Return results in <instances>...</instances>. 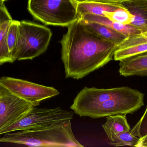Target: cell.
<instances>
[{"mask_svg": "<svg viewBox=\"0 0 147 147\" xmlns=\"http://www.w3.org/2000/svg\"><path fill=\"white\" fill-rule=\"evenodd\" d=\"M19 23V21L14 20H11L7 33V44L11 54L15 47L18 39Z\"/></svg>", "mask_w": 147, "mask_h": 147, "instance_id": "cell-20", "label": "cell"}, {"mask_svg": "<svg viewBox=\"0 0 147 147\" xmlns=\"http://www.w3.org/2000/svg\"><path fill=\"white\" fill-rule=\"evenodd\" d=\"M121 4L133 16L130 25L137 28L142 33L147 32L146 0H129Z\"/></svg>", "mask_w": 147, "mask_h": 147, "instance_id": "cell-12", "label": "cell"}, {"mask_svg": "<svg viewBox=\"0 0 147 147\" xmlns=\"http://www.w3.org/2000/svg\"><path fill=\"white\" fill-rule=\"evenodd\" d=\"M144 94L134 89L131 93L111 98L98 105L80 110L76 114L93 119L132 114L144 105Z\"/></svg>", "mask_w": 147, "mask_h": 147, "instance_id": "cell-5", "label": "cell"}, {"mask_svg": "<svg viewBox=\"0 0 147 147\" xmlns=\"http://www.w3.org/2000/svg\"><path fill=\"white\" fill-rule=\"evenodd\" d=\"M74 112L55 108H39L33 107L22 117L12 125L0 130V135L14 131L41 128L74 118Z\"/></svg>", "mask_w": 147, "mask_h": 147, "instance_id": "cell-6", "label": "cell"}, {"mask_svg": "<svg viewBox=\"0 0 147 147\" xmlns=\"http://www.w3.org/2000/svg\"><path fill=\"white\" fill-rule=\"evenodd\" d=\"M140 140V138L132 134L130 131H125L116 135L111 142V145L114 146H129L136 147Z\"/></svg>", "mask_w": 147, "mask_h": 147, "instance_id": "cell-18", "label": "cell"}, {"mask_svg": "<svg viewBox=\"0 0 147 147\" xmlns=\"http://www.w3.org/2000/svg\"><path fill=\"white\" fill-rule=\"evenodd\" d=\"M106 117V122L103 124L102 127L111 142L117 135L131 130L126 115H114Z\"/></svg>", "mask_w": 147, "mask_h": 147, "instance_id": "cell-15", "label": "cell"}, {"mask_svg": "<svg viewBox=\"0 0 147 147\" xmlns=\"http://www.w3.org/2000/svg\"><path fill=\"white\" fill-rule=\"evenodd\" d=\"M80 19L86 25L95 31L100 36L105 39L115 43L118 46L121 44L128 38L124 35L102 23Z\"/></svg>", "mask_w": 147, "mask_h": 147, "instance_id": "cell-16", "label": "cell"}, {"mask_svg": "<svg viewBox=\"0 0 147 147\" xmlns=\"http://www.w3.org/2000/svg\"><path fill=\"white\" fill-rule=\"evenodd\" d=\"M60 43L65 77L76 79L112 60L119 46L100 36L80 19L68 26Z\"/></svg>", "mask_w": 147, "mask_h": 147, "instance_id": "cell-1", "label": "cell"}, {"mask_svg": "<svg viewBox=\"0 0 147 147\" xmlns=\"http://www.w3.org/2000/svg\"><path fill=\"white\" fill-rule=\"evenodd\" d=\"M120 61L119 72L121 76L147 77V52Z\"/></svg>", "mask_w": 147, "mask_h": 147, "instance_id": "cell-11", "label": "cell"}, {"mask_svg": "<svg viewBox=\"0 0 147 147\" xmlns=\"http://www.w3.org/2000/svg\"><path fill=\"white\" fill-rule=\"evenodd\" d=\"M12 20L13 19L3 2L0 3V28L3 22Z\"/></svg>", "mask_w": 147, "mask_h": 147, "instance_id": "cell-22", "label": "cell"}, {"mask_svg": "<svg viewBox=\"0 0 147 147\" xmlns=\"http://www.w3.org/2000/svg\"><path fill=\"white\" fill-rule=\"evenodd\" d=\"M147 52V34L145 33L128 37L115 51L114 59L116 61L141 54Z\"/></svg>", "mask_w": 147, "mask_h": 147, "instance_id": "cell-10", "label": "cell"}, {"mask_svg": "<svg viewBox=\"0 0 147 147\" xmlns=\"http://www.w3.org/2000/svg\"><path fill=\"white\" fill-rule=\"evenodd\" d=\"M104 16L113 21L123 24H130L133 19V16L124 7L113 12H104Z\"/></svg>", "mask_w": 147, "mask_h": 147, "instance_id": "cell-19", "label": "cell"}, {"mask_svg": "<svg viewBox=\"0 0 147 147\" xmlns=\"http://www.w3.org/2000/svg\"><path fill=\"white\" fill-rule=\"evenodd\" d=\"M80 19L102 23L111 28L127 37L142 33L140 30L130 24H123L117 22L113 21L106 16H102L86 14L82 16Z\"/></svg>", "mask_w": 147, "mask_h": 147, "instance_id": "cell-13", "label": "cell"}, {"mask_svg": "<svg viewBox=\"0 0 147 147\" xmlns=\"http://www.w3.org/2000/svg\"><path fill=\"white\" fill-rule=\"evenodd\" d=\"M130 132L140 140L147 136V107L144 114L136 125L130 130Z\"/></svg>", "mask_w": 147, "mask_h": 147, "instance_id": "cell-21", "label": "cell"}, {"mask_svg": "<svg viewBox=\"0 0 147 147\" xmlns=\"http://www.w3.org/2000/svg\"><path fill=\"white\" fill-rule=\"evenodd\" d=\"M146 1H147V0H146Z\"/></svg>", "mask_w": 147, "mask_h": 147, "instance_id": "cell-27", "label": "cell"}, {"mask_svg": "<svg viewBox=\"0 0 147 147\" xmlns=\"http://www.w3.org/2000/svg\"><path fill=\"white\" fill-rule=\"evenodd\" d=\"M77 3L76 0H28V9L46 25L68 27L79 19Z\"/></svg>", "mask_w": 147, "mask_h": 147, "instance_id": "cell-4", "label": "cell"}, {"mask_svg": "<svg viewBox=\"0 0 147 147\" xmlns=\"http://www.w3.org/2000/svg\"><path fill=\"white\" fill-rule=\"evenodd\" d=\"M52 33L42 25L26 21H19L18 39L11 53L15 60H32L46 51Z\"/></svg>", "mask_w": 147, "mask_h": 147, "instance_id": "cell-3", "label": "cell"}, {"mask_svg": "<svg viewBox=\"0 0 147 147\" xmlns=\"http://www.w3.org/2000/svg\"><path fill=\"white\" fill-rule=\"evenodd\" d=\"M147 33V32H146V33Z\"/></svg>", "mask_w": 147, "mask_h": 147, "instance_id": "cell-26", "label": "cell"}, {"mask_svg": "<svg viewBox=\"0 0 147 147\" xmlns=\"http://www.w3.org/2000/svg\"><path fill=\"white\" fill-rule=\"evenodd\" d=\"M71 121L41 128L7 133L0 138V142L30 147H84L74 134Z\"/></svg>", "mask_w": 147, "mask_h": 147, "instance_id": "cell-2", "label": "cell"}, {"mask_svg": "<svg viewBox=\"0 0 147 147\" xmlns=\"http://www.w3.org/2000/svg\"><path fill=\"white\" fill-rule=\"evenodd\" d=\"M33 107L0 85V130L20 120Z\"/></svg>", "mask_w": 147, "mask_h": 147, "instance_id": "cell-8", "label": "cell"}, {"mask_svg": "<svg viewBox=\"0 0 147 147\" xmlns=\"http://www.w3.org/2000/svg\"><path fill=\"white\" fill-rule=\"evenodd\" d=\"M78 2L83 1L96 2L106 3H122L129 0H76Z\"/></svg>", "mask_w": 147, "mask_h": 147, "instance_id": "cell-23", "label": "cell"}, {"mask_svg": "<svg viewBox=\"0 0 147 147\" xmlns=\"http://www.w3.org/2000/svg\"><path fill=\"white\" fill-rule=\"evenodd\" d=\"M0 85L34 107L39 105L41 101L59 94V91L54 87L9 77L0 78Z\"/></svg>", "mask_w": 147, "mask_h": 147, "instance_id": "cell-7", "label": "cell"}, {"mask_svg": "<svg viewBox=\"0 0 147 147\" xmlns=\"http://www.w3.org/2000/svg\"><path fill=\"white\" fill-rule=\"evenodd\" d=\"M11 21L3 22L0 28V66L5 63L15 61L9 51L7 42V33Z\"/></svg>", "mask_w": 147, "mask_h": 147, "instance_id": "cell-17", "label": "cell"}, {"mask_svg": "<svg viewBox=\"0 0 147 147\" xmlns=\"http://www.w3.org/2000/svg\"><path fill=\"white\" fill-rule=\"evenodd\" d=\"M123 7L121 3H106L96 2H78L77 11L80 18L86 14L104 16V12H113Z\"/></svg>", "mask_w": 147, "mask_h": 147, "instance_id": "cell-14", "label": "cell"}, {"mask_svg": "<svg viewBox=\"0 0 147 147\" xmlns=\"http://www.w3.org/2000/svg\"><path fill=\"white\" fill-rule=\"evenodd\" d=\"M134 89L128 87L111 89L84 87L78 93L70 108L75 114L80 110L98 105L111 98L131 93Z\"/></svg>", "mask_w": 147, "mask_h": 147, "instance_id": "cell-9", "label": "cell"}, {"mask_svg": "<svg viewBox=\"0 0 147 147\" xmlns=\"http://www.w3.org/2000/svg\"><path fill=\"white\" fill-rule=\"evenodd\" d=\"M137 147H147V136L140 140Z\"/></svg>", "mask_w": 147, "mask_h": 147, "instance_id": "cell-24", "label": "cell"}, {"mask_svg": "<svg viewBox=\"0 0 147 147\" xmlns=\"http://www.w3.org/2000/svg\"><path fill=\"white\" fill-rule=\"evenodd\" d=\"M5 1H6V0H0V3L3 2Z\"/></svg>", "mask_w": 147, "mask_h": 147, "instance_id": "cell-25", "label": "cell"}]
</instances>
